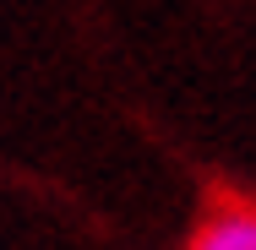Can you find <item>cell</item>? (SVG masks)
I'll return each mask as SVG.
<instances>
[{
  "label": "cell",
  "mask_w": 256,
  "mask_h": 250,
  "mask_svg": "<svg viewBox=\"0 0 256 250\" xmlns=\"http://www.w3.org/2000/svg\"><path fill=\"white\" fill-rule=\"evenodd\" d=\"M186 250H256V207H246V201L212 207V218L191 234Z\"/></svg>",
  "instance_id": "obj_1"
}]
</instances>
